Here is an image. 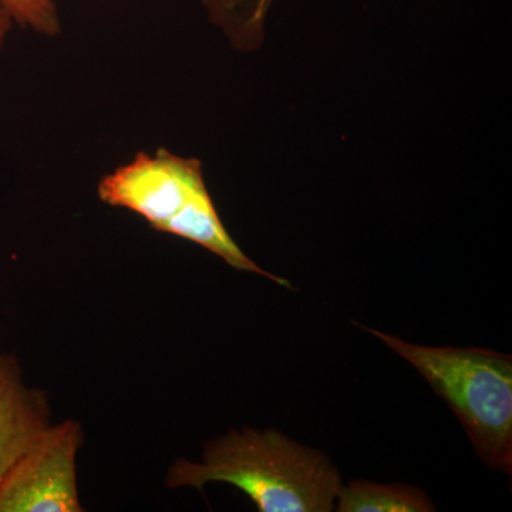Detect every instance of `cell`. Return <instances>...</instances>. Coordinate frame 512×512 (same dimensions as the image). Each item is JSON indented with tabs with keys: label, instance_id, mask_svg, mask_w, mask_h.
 <instances>
[{
	"label": "cell",
	"instance_id": "2",
	"mask_svg": "<svg viewBox=\"0 0 512 512\" xmlns=\"http://www.w3.org/2000/svg\"><path fill=\"white\" fill-rule=\"evenodd\" d=\"M99 197L111 207L136 212L156 231L201 245L238 271L264 274L222 224L197 158L163 148L154 156L138 153L131 163L104 175Z\"/></svg>",
	"mask_w": 512,
	"mask_h": 512
},
{
	"label": "cell",
	"instance_id": "1",
	"mask_svg": "<svg viewBox=\"0 0 512 512\" xmlns=\"http://www.w3.org/2000/svg\"><path fill=\"white\" fill-rule=\"evenodd\" d=\"M234 485L261 512H329L342 488L338 468L322 451L302 446L276 430L244 427L205 446L202 463L177 460L171 488Z\"/></svg>",
	"mask_w": 512,
	"mask_h": 512
},
{
	"label": "cell",
	"instance_id": "5",
	"mask_svg": "<svg viewBox=\"0 0 512 512\" xmlns=\"http://www.w3.org/2000/svg\"><path fill=\"white\" fill-rule=\"evenodd\" d=\"M49 426L45 394L26 387L15 357L0 353V481Z\"/></svg>",
	"mask_w": 512,
	"mask_h": 512
},
{
	"label": "cell",
	"instance_id": "4",
	"mask_svg": "<svg viewBox=\"0 0 512 512\" xmlns=\"http://www.w3.org/2000/svg\"><path fill=\"white\" fill-rule=\"evenodd\" d=\"M82 426L66 420L49 426L0 481V512H80L76 456Z\"/></svg>",
	"mask_w": 512,
	"mask_h": 512
},
{
	"label": "cell",
	"instance_id": "9",
	"mask_svg": "<svg viewBox=\"0 0 512 512\" xmlns=\"http://www.w3.org/2000/svg\"><path fill=\"white\" fill-rule=\"evenodd\" d=\"M15 23V19H13L8 6L5 5L3 0H0V52H2L10 30L13 29V25H15Z\"/></svg>",
	"mask_w": 512,
	"mask_h": 512
},
{
	"label": "cell",
	"instance_id": "8",
	"mask_svg": "<svg viewBox=\"0 0 512 512\" xmlns=\"http://www.w3.org/2000/svg\"><path fill=\"white\" fill-rule=\"evenodd\" d=\"M13 19L23 28H30L45 36L60 32V18L56 0H3Z\"/></svg>",
	"mask_w": 512,
	"mask_h": 512
},
{
	"label": "cell",
	"instance_id": "3",
	"mask_svg": "<svg viewBox=\"0 0 512 512\" xmlns=\"http://www.w3.org/2000/svg\"><path fill=\"white\" fill-rule=\"evenodd\" d=\"M420 373L456 413L481 460L512 473V357L477 348L413 345L362 326Z\"/></svg>",
	"mask_w": 512,
	"mask_h": 512
},
{
	"label": "cell",
	"instance_id": "6",
	"mask_svg": "<svg viewBox=\"0 0 512 512\" xmlns=\"http://www.w3.org/2000/svg\"><path fill=\"white\" fill-rule=\"evenodd\" d=\"M339 512H430L436 511L429 495L406 484H376L352 481L342 485L335 505Z\"/></svg>",
	"mask_w": 512,
	"mask_h": 512
},
{
	"label": "cell",
	"instance_id": "7",
	"mask_svg": "<svg viewBox=\"0 0 512 512\" xmlns=\"http://www.w3.org/2000/svg\"><path fill=\"white\" fill-rule=\"evenodd\" d=\"M274 0H207L215 20L242 47H255L264 36V22Z\"/></svg>",
	"mask_w": 512,
	"mask_h": 512
}]
</instances>
